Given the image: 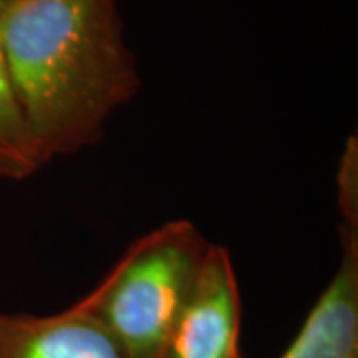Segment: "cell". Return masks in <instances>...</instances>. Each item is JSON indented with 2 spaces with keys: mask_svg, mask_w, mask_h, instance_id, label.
Masks as SVG:
<instances>
[{
  "mask_svg": "<svg viewBox=\"0 0 358 358\" xmlns=\"http://www.w3.org/2000/svg\"><path fill=\"white\" fill-rule=\"evenodd\" d=\"M0 50L46 164L98 143L140 88L117 0H0Z\"/></svg>",
  "mask_w": 358,
  "mask_h": 358,
  "instance_id": "obj_1",
  "label": "cell"
},
{
  "mask_svg": "<svg viewBox=\"0 0 358 358\" xmlns=\"http://www.w3.org/2000/svg\"><path fill=\"white\" fill-rule=\"evenodd\" d=\"M207 247L192 221H167L129 245L76 305L102 324L128 358H162Z\"/></svg>",
  "mask_w": 358,
  "mask_h": 358,
  "instance_id": "obj_2",
  "label": "cell"
},
{
  "mask_svg": "<svg viewBox=\"0 0 358 358\" xmlns=\"http://www.w3.org/2000/svg\"><path fill=\"white\" fill-rule=\"evenodd\" d=\"M241 291L223 245L209 243L162 358H243Z\"/></svg>",
  "mask_w": 358,
  "mask_h": 358,
  "instance_id": "obj_3",
  "label": "cell"
},
{
  "mask_svg": "<svg viewBox=\"0 0 358 358\" xmlns=\"http://www.w3.org/2000/svg\"><path fill=\"white\" fill-rule=\"evenodd\" d=\"M0 358H128L76 303L56 315L0 310Z\"/></svg>",
  "mask_w": 358,
  "mask_h": 358,
  "instance_id": "obj_4",
  "label": "cell"
},
{
  "mask_svg": "<svg viewBox=\"0 0 358 358\" xmlns=\"http://www.w3.org/2000/svg\"><path fill=\"white\" fill-rule=\"evenodd\" d=\"M281 358H358V231L343 227V259Z\"/></svg>",
  "mask_w": 358,
  "mask_h": 358,
  "instance_id": "obj_5",
  "label": "cell"
},
{
  "mask_svg": "<svg viewBox=\"0 0 358 358\" xmlns=\"http://www.w3.org/2000/svg\"><path fill=\"white\" fill-rule=\"evenodd\" d=\"M44 166L46 159L18 102L0 50V178H32Z\"/></svg>",
  "mask_w": 358,
  "mask_h": 358,
  "instance_id": "obj_6",
  "label": "cell"
},
{
  "mask_svg": "<svg viewBox=\"0 0 358 358\" xmlns=\"http://www.w3.org/2000/svg\"><path fill=\"white\" fill-rule=\"evenodd\" d=\"M358 157L357 140L346 143L345 155L338 169V207L343 211L346 229L358 231Z\"/></svg>",
  "mask_w": 358,
  "mask_h": 358,
  "instance_id": "obj_7",
  "label": "cell"
}]
</instances>
